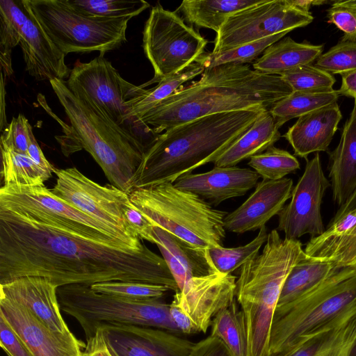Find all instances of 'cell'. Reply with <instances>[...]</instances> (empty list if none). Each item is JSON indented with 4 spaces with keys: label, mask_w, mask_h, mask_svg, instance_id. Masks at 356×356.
Returning <instances> with one entry per match:
<instances>
[{
    "label": "cell",
    "mask_w": 356,
    "mask_h": 356,
    "mask_svg": "<svg viewBox=\"0 0 356 356\" xmlns=\"http://www.w3.org/2000/svg\"><path fill=\"white\" fill-rule=\"evenodd\" d=\"M0 346L8 356H33L1 315Z\"/></svg>",
    "instance_id": "bcb514c9"
},
{
    "label": "cell",
    "mask_w": 356,
    "mask_h": 356,
    "mask_svg": "<svg viewBox=\"0 0 356 356\" xmlns=\"http://www.w3.org/2000/svg\"><path fill=\"white\" fill-rule=\"evenodd\" d=\"M51 88L68 118L72 136L101 167L112 185L129 193L145 153L130 134L106 118L83 92L66 81L52 79Z\"/></svg>",
    "instance_id": "277c9868"
},
{
    "label": "cell",
    "mask_w": 356,
    "mask_h": 356,
    "mask_svg": "<svg viewBox=\"0 0 356 356\" xmlns=\"http://www.w3.org/2000/svg\"><path fill=\"white\" fill-rule=\"evenodd\" d=\"M329 177L333 200L339 207L356 189V99L340 141L330 154Z\"/></svg>",
    "instance_id": "cb8c5ba5"
},
{
    "label": "cell",
    "mask_w": 356,
    "mask_h": 356,
    "mask_svg": "<svg viewBox=\"0 0 356 356\" xmlns=\"http://www.w3.org/2000/svg\"><path fill=\"white\" fill-rule=\"evenodd\" d=\"M0 315L33 356H83L86 344L74 335L51 330L28 309L1 296Z\"/></svg>",
    "instance_id": "e0dca14e"
},
{
    "label": "cell",
    "mask_w": 356,
    "mask_h": 356,
    "mask_svg": "<svg viewBox=\"0 0 356 356\" xmlns=\"http://www.w3.org/2000/svg\"><path fill=\"white\" fill-rule=\"evenodd\" d=\"M341 118L336 102L298 118L283 137L296 156L307 159L312 153L327 150Z\"/></svg>",
    "instance_id": "7402d4cb"
},
{
    "label": "cell",
    "mask_w": 356,
    "mask_h": 356,
    "mask_svg": "<svg viewBox=\"0 0 356 356\" xmlns=\"http://www.w3.org/2000/svg\"><path fill=\"white\" fill-rule=\"evenodd\" d=\"M309 257L331 262L337 268L356 270V225L338 241Z\"/></svg>",
    "instance_id": "b9f144b4"
},
{
    "label": "cell",
    "mask_w": 356,
    "mask_h": 356,
    "mask_svg": "<svg viewBox=\"0 0 356 356\" xmlns=\"http://www.w3.org/2000/svg\"><path fill=\"white\" fill-rule=\"evenodd\" d=\"M263 0H185L177 13H181L190 25L211 29L216 33L235 13L260 3Z\"/></svg>",
    "instance_id": "83f0119b"
},
{
    "label": "cell",
    "mask_w": 356,
    "mask_h": 356,
    "mask_svg": "<svg viewBox=\"0 0 356 356\" xmlns=\"http://www.w3.org/2000/svg\"><path fill=\"white\" fill-rule=\"evenodd\" d=\"M332 6H343L356 10V0L335 1Z\"/></svg>",
    "instance_id": "db71d44e"
},
{
    "label": "cell",
    "mask_w": 356,
    "mask_h": 356,
    "mask_svg": "<svg viewBox=\"0 0 356 356\" xmlns=\"http://www.w3.org/2000/svg\"><path fill=\"white\" fill-rule=\"evenodd\" d=\"M338 92L339 95L356 99V70L341 75V85Z\"/></svg>",
    "instance_id": "f907efd6"
},
{
    "label": "cell",
    "mask_w": 356,
    "mask_h": 356,
    "mask_svg": "<svg viewBox=\"0 0 356 356\" xmlns=\"http://www.w3.org/2000/svg\"><path fill=\"white\" fill-rule=\"evenodd\" d=\"M356 347V315L271 356H352Z\"/></svg>",
    "instance_id": "484cf974"
},
{
    "label": "cell",
    "mask_w": 356,
    "mask_h": 356,
    "mask_svg": "<svg viewBox=\"0 0 356 356\" xmlns=\"http://www.w3.org/2000/svg\"><path fill=\"white\" fill-rule=\"evenodd\" d=\"M339 94L333 88L319 90L293 91L270 109L277 125L336 103Z\"/></svg>",
    "instance_id": "f546056e"
},
{
    "label": "cell",
    "mask_w": 356,
    "mask_h": 356,
    "mask_svg": "<svg viewBox=\"0 0 356 356\" xmlns=\"http://www.w3.org/2000/svg\"><path fill=\"white\" fill-rule=\"evenodd\" d=\"M211 326L210 335L220 339L233 356H246L245 320L236 297L227 307L216 314Z\"/></svg>",
    "instance_id": "d6a6232c"
},
{
    "label": "cell",
    "mask_w": 356,
    "mask_h": 356,
    "mask_svg": "<svg viewBox=\"0 0 356 356\" xmlns=\"http://www.w3.org/2000/svg\"><path fill=\"white\" fill-rule=\"evenodd\" d=\"M54 44L65 55L119 47L131 17L104 18L83 14L67 0H22Z\"/></svg>",
    "instance_id": "ba28073f"
},
{
    "label": "cell",
    "mask_w": 356,
    "mask_h": 356,
    "mask_svg": "<svg viewBox=\"0 0 356 356\" xmlns=\"http://www.w3.org/2000/svg\"><path fill=\"white\" fill-rule=\"evenodd\" d=\"M337 269L331 262L316 260L305 254L286 278L277 307L289 304L309 293Z\"/></svg>",
    "instance_id": "f1b7e54d"
},
{
    "label": "cell",
    "mask_w": 356,
    "mask_h": 356,
    "mask_svg": "<svg viewBox=\"0 0 356 356\" xmlns=\"http://www.w3.org/2000/svg\"><path fill=\"white\" fill-rule=\"evenodd\" d=\"M236 276L215 272L193 277L175 292L170 304L181 334L206 333L216 314L235 298Z\"/></svg>",
    "instance_id": "5bb4252c"
},
{
    "label": "cell",
    "mask_w": 356,
    "mask_h": 356,
    "mask_svg": "<svg viewBox=\"0 0 356 356\" xmlns=\"http://www.w3.org/2000/svg\"><path fill=\"white\" fill-rule=\"evenodd\" d=\"M98 328L115 356H188L195 345L156 327L106 324Z\"/></svg>",
    "instance_id": "2e32d148"
},
{
    "label": "cell",
    "mask_w": 356,
    "mask_h": 356,
    "mask_svg": "<svg viewBox=\"0 0 356 356\" xmlns=\"http://www.w3.org/2000/svg\"><path fill=\"white\" fill-rule=\"evenodd\" d=\"M248 165L262 179L279 180L300 169L296 157L274 145L250 159Z\"/></svg>",
    "instance_id": "8d00e7d4"
},
{
    "label": "cell",
    "mask_w": 356,
    "mask_h": 356,
    "mask_svg": "<svg viewBox=\"0 0 356 356\" xmlns=\"http://www.w3.org/2000/svg\"><path fill=\"white\" fill-rule=\"evenodd\" d=\"M24 6L29 17L22 28L19 45L26 72L38 81L68 78L71 70L65 63L66 55L54 44L31 12Z\"/></svg>",
    "instance_id": "44dd1931"
},
{
    "label": "cell",
    "mask_w": 356,
    "mask_h": 356,
    "mask_svg": "<svg viewBox=\"0 0 356 356\" xmlns=\"http://www.w3.org/2000/svg\"><path fill=\"white\" fill-rule=\"evenodd\" d=\"M31 127L26 118L19 113L17 118H13L10 123L5 127L1 141L18 152L27 154Z\"/></svg>",
    "instance_id": "7bdbcfd3"
},
{
    "label": "cell",
    "mask_w": 356,
    "mask_h": 356,
    "mask_svg": "<svg viewBox=\"0 0 356 356\" xmlns=\"http://www.w3.org/2000/svg\"><path fill=\"white\" fill-rule=\"evenodd\" d=\"M356 209V189L348 200L336 212V216H341L350 211Z\"/></svg>",
    "instance_id": "f5cc1de1"
},
{
    "label": "cell",
    "mask_w": 356,
    "mask_h": 356,
    "mask_svg": "<svg viewBox=\"0 0 356 356\" xmlns=\"http://www.w3.org/2000/svg\"><path fill=\"white\" fill-rule=\"evenodd\" d=\"M327 22L343 32L341 42H356V10L332 6L327 10Z\"/></svg>",
    "instance_id": "ee69618b"
},
{
    "label": "cell",
    "mask_w": 356,
    "mask_h": 356,
    "mask_svg": "<svg viewBox=\"0 0 356 356\" xmlns=\"http://www.w3.org/2000/svg\"><path fill=\"white\" fill-rule=\"evenodd\" d=\"M306 160L305 171L292 190L289 203L277 215V229L289 239L305 234L315 237L325 231L321 204L330 181L325 175L318 153Z\"/></svg>",
    "instance_id": "9a60e30c"
},
{
    "label": "cell",
    "mask_w": 356,
    "mask_h": 356,
    "mask_svg": "<svg viewBox=\"0 0 356 356\" xmlns=\"http://www.w3.org/2000/svg\"><path fill=\"white\" fill-rule=\"evenodd\" d=\"M156 245L181 290L192 278L218 272L209 250L195 248L166 230L155 226Z\"/></svg>",
    "instance_id": "603a6c76"
},
{
    "label": "cell",
    "mask_w": 356,
    "mask_h": 356,
    "mask_svg": "<svg viewBox=\"0 0 356 356\" xmlns=\"http://www.w3.org/2000/svg\"><path fill=\"white\" fill-rule=\"evenodd\" d=\"M0 208L99 242L135 250L146 246L144 243H134L122 233L72 206L54 195L45 185L1 186Z\"/></svg>",
    "instance_id": "30bf717a"
},
{
    "label": "cell",
    "mask_w": 356,
    "mask_h": 356,
    "mask_svg": "<svg viewBox=\"0 0 356 356\" xmlns=\"http://www.w3.org/2000/svg\"><path fill=\"white\" fill-rule=\"evenodd\" d=\"M291 2L299 9L309 13V10L313 6H321L328 3L330 1L327 0H290Z\"/></svg>",
    "instance_id": "816d5d0a"
},
{
    "label": "cell",
    "mask_w": 356,
    "mask_h": 356,
    "mask_svg": "<svg viewBox=\"0 0 356 356\" xmlns=\"http://www.w3.org/2000/svg\"><path fill=\"white\" fill-rule=\"evenodd\" d=\"M188 356H233L225 343L211 335L195 343Z\"/></svg>",
    "instance_id": "7dc6e473"
},
{
    "label": "cell",
    "mask_w": 356,
    "mask_h": 356,
    "mask_svg": "<svg viewBox=\"0 0 356 356\" xmlns=\"http://www.w3.org/2000/svg\"><path fill=\"white\" fill-rule=\"evenodd\" d=\"M95 291L133 302L162 299L170 289L162 285L135 281H108L90 285Z\"/></svg>",
    "instance_id": "f35d334b"
},
{
    "label": "cell",
    "mask_w": 356,
    "mask_h": 356,
    "mask_svg": "<svg viewBox=\"0 0 356 356\" xmlns=\"http://www.w3.org/2000/svg\"><path fill=\"white\" fill-rule=\"evenodd\" d=\"M60 309L73 317L83 330L86 340L102 325L122 324L163 329L181 334L162 299L129 301L97 293L90 285L74 284L57 288Z\"/></svg>",
    "instance_id": "52a82bcc"
},
{
    "label": "cell",
    "mask_w": 356,
    "mask_h": 356,
    "mask_svg": "<svg viewBox=\"0 0 356 356\" xmlns=\"http://www.w3.org/2000/svg\"><path fill=\"white\" fill-rule=\"evenodd\" d=\"M314 17L290 0H263L231 15L216 33L212 53L225 51L266 37L291 31L312 22Z\"/></svg>",
    "instance_id": "4fadbf2b"
},
{
    "label": "cell",
    "mask_w": 356,
    "mask_h": 356,
    "mask_svg": "<svg viewBox=\"0 0 356 356\" xmlns=\"http://www.w3.org/2000/svg\"><path fill=\"white\" fill-rule=\"evenodd\" d=\"M204 70V68L200 64L194 62L183 70L163 79L155 87L147 89L143 95L128 104L133 114L140 118L158 104L175 92L184 83L202 74Z\"/></svg>",
    "instance_id": "836d02e7"
},
{
    "label": "cell",
    "mask_w": 356,
    "mask_h": 356,
    "mask_svg": "<svg viewBox=\"0 0 356 356\" xmlns=\"http://www.w3.org/2000/svg\"><path fill=\"white\" fill-rule=\"evenodd\" d=\"M263 110L212 114L167 129L144 153L134 175V188L174 183L213 163L250 128Z\"/></svg>",
    "instance_id": "3957f363"
},
{
    "label": "cell",
    "mask_w": 356,
    "mask_h": 356,
    "mask_svg": "<svg viewBox=\"0 0 356 356\" xmlns=\"http://www.w3.org/2000/svg\"><path fill=\"white\" fill-rule=\"evenodd\" d=\"M314 65L341 75L356 70V42H339L321 54Z\"/></svg>",
    "instance_id": "60d3db41"
},
{
    "label": "cell",
    "mask_w": 356,
    "mask_h": 356,
    "mask_svg": "<svg viewBox=\"0 0 356 356\" xmlns=\"http://www.w3.org/2000/svg\"><path fill=\"white\" fill-rule=\"evenodd\" d=\"M356 315V270L338 268L309 293L277 307L270 337L271 355Z\"/></svg>",
    "instance_id": "5b68a950"
},
{
    "label": "cell",
    "mask_w": 356,
    "mask_h": 356,
    "mask_svg": "<svg viewBox=\"0 0 356 356\" xmlns=\"http://www.w3.org/2000/svg\"><path fill=\"white\" fill-rule=\"evenodd\" d=\"M125 219L133 232L141 239L156 244L157 240L154 234L156 225L132 202L124 209Z\"/></svg>",
    "instance_id": "f6af8a7d"
},
{
    "label": "cell",
    "mask_w": 356,
    "mask_h": 356,
    "mask_svg": "<svg viewBox=\"0 0 356 356\" xmlns=\"http://www.w3.org/2000/svg\"><path fill=\"white\" fill-rule=\"evenodd\" d=\"M259 177L249 168L214 166L206 172L184 175L177 179L174 185L217 206L227 200L245 195L257 186Z\"/></svg>",
    "instance_id": "ffe728a7"
},
{
    "label": "cell",
    "mask_w": 356,
    "mask_h": 356,
    "mask_svg": "<svg viewBox=\"0 0 356 356\" xmlns=\"http://www.w3.org/2000/svg\"><path fill=\"white\" fill-rule=\"evenodd\" d=\"M27 155L43 169L54 173L56 168L48 161L41 150L33 132L32 127L29 130V142Z\"/></svg>",
    "instance_id": "681fc988"
},
{
    "label": "cell",
    "mask_w": 356,
    "mask_h": 356,
    "mask_svg": "<svg viewBox=\"0 0 356 356\" xmlns=\"http://www.w3.org/2000/svg\"><path fill=\"white\" fill-rule=\"evenodd\" d=\"M1 179L3 185L19 184L29 186H44L51 172L36 164L27 154L19 153L0 141Z\"/></svg>",
    "instance_id": "4dcf8cb0"
},
{
    "label": "cell",
    "mask_w": 356,
    "mask_h": 356,
    "mask_svg": "<svg viewBox=\"0 0 356 356\" xmlns=\"http://www.w3.org/2000/svg\"><path fill=\"white\" fill-rule=\"evenodd\" d=\"M293 188V181L291 178L262 179L243 203L227 213L224 220L226 231L243 234L266 226L291 198Z\"/></svg>",
    "instance_id": "ac0fdd59"
},
{
    "label": "cell",
    "mask_w": 356,
    "mask_h": 356,
    "mask_svg": "<svg viewBox=\"0 0 356 356\" xmlns=\"http://www.w3.org/2000/svg\"><path fill=\"white\" fill-rule=\"evenodd\" d=\"M207 43L178 13L157 4L152 8L143 33L144 53L154 76L141 86L145 88L183 70L204 53Z\"/></svg>",
    "instance_id": "8fae6325"
},
{
    "label": "cell",
    "mask_w": 356,
    "mask_h": 356,
    "mask_svg": "<svg viewBox=\"0 0 356 356\" xmlns=\"http://www.w3.org/2000/svg\"><path fill=\"white\" fill-rule=\"evenodd\" d=\"M293 92L279 75L248 64L204 69L199 80L181 87L140 119L156 133L216 113L256 108L269 110Z\"/></svg>",
    "instance_id": "7a4b0ae2"
},
{
    "label": "cell",
    "mask_w": 356,
    "mask_h": 356,
    "mask_svg": "<svg viewBox=\"0 0 356 356\" xmlns=\"http://www.w3.org/2000/svg\"><path fill=\"white\" fill-rule=\"evenodd\" d=\"M57 288L47 277L25 276L0 284V296L28 309L51 330L72 336L61 315Z\"/></svg>",
    "instance_id": "d6986e66"
},
{
    "label": "cell",
    "mask_w": 356,
    "mask_h": 356,
    "mask_svg": "<svg viewBox=\"0 0 356 356\" xmlns=\"http://www.w3.org/2000/svg\"><path fill=\"white\" fill-rule=\"evenodd\" d=\"M323 50L321 44L297 42L286 37L266 48L252 67L264 74L280 75L298 66L312 64L322 54Z\"/></svg>",
    "instance_id": "4316f807"
},
{
    "label": "cell",
    "mask_w": 356,
    "mask_h": 356,
    "mask_svg": "<svg viewBox=\"0 0 356 356\" xmlns=\"http://www.w3.org/2000/svg\"><path fill=\"white\" fill-rule=\"evenodd\" d=\"M67 3L80 13L104 18L134 17L149 7L142 0H67Z\"/></svg>",
    "instance_id": "74e56055"
},
{
    "label": "cell",
    "mask_w": 356,
    "mask_h": 356,
    "mask_svg": "<svg viewBox=\"0 0 356 356\" xmlns=\"http://www.w3.org/2000/svg\"><path fill=\"white\" fill-rule=\"evenodd\" d=\"M29 17V13L22 0L0 1V54L1 70L5 76L13 73L12 49L19 44L22 28Z\"/></svg>",
    "instance_id": "1f68e13d"
},
{
    "label": "cell",
    "mask_w": 356,
    "mask_h": 356,
    "mask_svg": "<svg viewBox=\"0 0 356 356\" xmlns=\"http://www.w3.org/2000/svg\"><path fill=\"white\" fill-rule=\"evenodd\" d=\"M83 356H115L99 328H97L93 337L86 340Z\"/></svg>",
    "instance_id": "c3c4849f"
},
{
    "label": "cell",
    "mask_w": 356,
    "mask_h": 356,
    "mask_svg": "<svg viewBox=\"0 0 356 356\" xmlns=\"http://www.w3.org/2000/svg\"><path fill=\"white\" fill-rule=\"evenodd\" d=\"M132 204L156 226L200 250L223 247L227 212L214 209L199 195L163 182L134 188Z\"/></svg>",
    "instance_id": "8992f818"
},
{
    "label": "cell",
    "mask_w": 356,
    "mask_h": 356,
    "mask_svg": "<svg viewBox=\"0 0 356 356\" xmlns=\"http://www.w3.org/2000/svg\"><path fill=\"white\" fill-rule=\"evenodd\" d=\"M54 173L56 182L51 189L54 195L122 233L134 243H143L124 215V209L131 203L129 193L112 184L102 186L75 167L56 169Z\"/></svg>",
    "instance_id": "7c38bea8"
},
{
    "label": "cell",
    "mask_w": 356,
    "mask_h": 356,
    "mask_svg": "<svg viewBox=\"0 0 356 356\" xmlns=\"http://www.w3.org/2000/svg\"><path fill=\"white\" fill-rule=\"evenodd\" d=\"M279 76L293 91L331 89L336 82L332 74L312 64L298 66Z\"/></svg>",
    "instance_id": "ab89813d"
},
{
    "label": "cell",
    "mask_w": 356,
    "mask_h": 356,
    "mask_svg": "<svg viewBox=\"0 0 356 356\" xmlns=\"http://www.w3.org/2000/svg\"><path fill=\"white\" fill-rule=\"evenodd\" d=\"M104 54L88 63L77 60L66 84L88 97L106 118L134 136L145 152L161 134L135 116L128 103L143 95L147 89L122 78Z\"/></svg>",
    "instance_id": "9c48e42d"
},
{
    "label": "cell",
    "mask_w": 356,
    "mask_h": 356,
    "mask_svg": "<svg viewBox=\"0 0 356 356\" xmlns=\"http://www.w3.org/2000/svg\"><path fill=\"white\" fill-rule=\"evenodd\" d=\"M290 31H284L265 38L251 42L236 48L219 53L207 52L202 54L195 62L204 69L226 64L245 65L257 60L266 48L281 40Z\"/></svg>",
    "instance_id": "e575fe53"
},
{
    "label": "cell",
    "mask_w": 356,
    "mask_h": 356,
    "mask_svg": "<svg viewBox=\"0 0 356 356\" xmlns=\"http://www.w3.org/2000/svg\"><path fill=\"white\" fill-rule=\"evenodd\" d=\"M280 128L269 110H263L250 128L213 162L214 166H236L265 152L280 138Z\"/></svg>",
    "instance_id": "d4e9b609"
},
{
    "label": "cell",
    "mask_w": 356,
    "mask_h": 356,
    "mask_svg": "<svg viewBox=\"0 0 356 356\" xmlns=\"http://www.w3.org/2000/svg\"><path fill=\"white\" fill-rule=\"evenodd\" d=\"M267 228L261 227L257 236L248 243L236 248H211L209 252L216 270L223 274H232L259 253L268 238Z\"/></svg>",
    "instance_id": "d590c367"
},
{
    "label": "cell",
    "mask_w": 356,
    "mask_h": 356,
    "mask_svg": "<svg viewBox=\"0 0 356 356\" xmlns=\"http://www.w3.org/2000/svg\"><path fill=\"white\" fill-rule=\"evenodd\" d=\"M47 277L56 286L135 281L179 291L164 259L147 246L124 248L0 208V284Z\"/></svg>",
    "instance_id": "6da1fadb"
}]
</instances>
